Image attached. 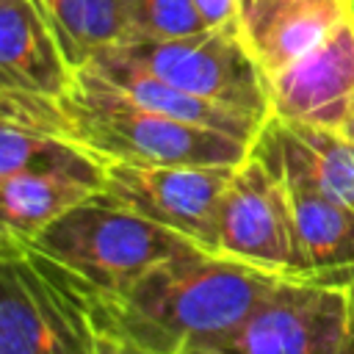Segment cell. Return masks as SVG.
Wrapping results in <instances>:
<instances>
[{
  "instance_id": "6da1fadb",
  "label": "cell",
  "mask_w": 354,
  "mask_h": 354,
  "mask_svg": "<svg viewBox=\"0 0 354 354\" xmlns=\"http://www.w3.org/2000/svg\"><path fill=\"white\" fill-rule=\"evenodd\" d=\"M282 279L202 246H185L122 293L100 296L86 288V296L94 329L152 354H183L235 329Z\"/></svg>"
},
{
  "instance_id": "7a4b0ae2",
  "label": "cell",
  "mask_w": 354,
  "mask_h": 354,
  "mask_svg": "<svg viewBox=\"0 0 354 354\" xmlns=\"http://www.w3.org/2000/svg\"><path fill=\"white\" fill-rule=\"evenodd\" d=\"M44 119L100 163L238 166L252 141L136 105L86 69H75L61 97H41Z\"/></svg>"
},
{
  "instance_id": "3957f363",
  "label": "cell",
  "mask_w": 354,
  "mask_h": 354,
  "mask_svg": "<svg viewBox=\"0 0 354 354\" xmlns=\"http://www.w3.org/2000/svg\"><path fill=\"white\" fill-rule=\"evenodd\" d=\"M30 243L100 296L122 293L160 260L196 246L100 191L61 213Z\"/></svg>"
},
{
  "instance_id": "277c9868",
  "label": "cell",
  "mask_w": 354,
  "mask_h": 354,
  "mask_svg": "<svg viewBox=\"0 0 354 354\" xmlns=\"http://www.w3.org/2000/svg\"><path fill=\"white\" fill-rule=\"evenodd\" d=\"M86 288L33 243L0 252V354H88Z\"/></svg>"
},
{
  "instance_id": "5b68a950",
  "label": "cell",
  "mask_w": 354,
  "mask_h": 354,
  "mask_svg": "<svg viewBox=\"0 0 354 354\" xmlns=\"http://www.w3.org/2000/svg\"><path fill=\"white\" fill-rule=\"evenodd\" d=\"M108 50L191 97L257 122L271 116L266 75L238 25L205 28L174 39H124Z\"/></svg>"
},
{
  "instance_id": "8992f818",
  "label": "cell",
  "mask_w": 354,
  "mask_h": 354,
  "mask_svg": "<svg viewBox=\"0 0 354 354\" xmlns=\"http://www.w3.org/2000/svg\"><path fill=\"white\" fill-rule=\"evenodd\" d=\"M348 288L282 279L235 329L183 354H340Z\"/></svg>"
},
{
  "instance_id": "52a82bcc",
  "label": "cell",
  "mask_w": 354,
  "mask_h": 354,
  "mask_svg": "<svg viewBox=\"0 0 354 354\" xmlns=\"http://www.w3.org/2000/svg\"><path fill=\"white\" fill-rule=\"evenodd\" d=\"M213 252L285 279L301 277L285 183L257 152L235 169L221 196Z\"/></svg>"
},
{
  "instance_id": "ba28073f",
  "label": "cell",
  "mask_w": 354,
  "mask_h": 354,
  "mask_svg": "<svg viewBox=\"0 0 354 354\" xmlns=\"http://www.w3.org/2000/svg\"><path fill=\"white\" fill-rule=\"evenodd\" d=\"M238 166L102 163L100 194L213 252L218 205Z\"/></svg>"
},
{
  "instance_id": "9c48e42d",
  "label": "cell",
  "mask_w": 354,
  "mask_h": 354,
  "mask_svg": "<svg viewBox=\"0 0 354 354\" xmlns=\"http://www.w3.org/2000/svg\"><path fill=\"white\" fill-rule=\"evenodd\" d=\"M271 116L343 130L354 113V25L346 19L326 41L266 77Z\"/></svg>"
},
{
  "instance_id": "30bf717a",
  "label": "cell",
  "mask_w": 354,
  "mask_h": 354,
  "mask_svg": "<svg viewBox=\"0 0 354 354\" xmlns=\"http://www.w3.org/2000/svg\"><path fill=\"white\" fill-rule=\"evenodd\" d=\"M346 19V0H241L238 11L241 36L266 77L315 50Z\"/></svg>"
},
{
  "instance_id": "8fae6325",
  "label": "cell",
  "mask_w": 354,
  "mask_h": 354,
  "mask_svg": "<svg viewBox=\"0 0 354 354\" xmlns=\"http://www.w3.org/2000/svg\"><path fill=\"white\" fill-rule=\"evenodd\" d=\"M72 66L39 0H0V94L55 100Z\"/></svg>"
},
{
  "instance_id": "7c38bea8",
  "label": "cell",
  "mask_w": 354,
  "mask_h": 354,
  "mask_svg": "<svg viewBox=\"0 0 354 354\" xmlns=\"http://www.w3.org/2000/svg\"><path fill=\"white\" fill-rule=\"evenodd\" d=\"M274 171L282 177L288 191L296 252L301 266L299 279L343 288L354 285V210L324 196L310 183L279 166H274Z\"/></svg>"
},
{
  "instance_id": "4fadbf2b",
  "label": "cell",
  "mask_w": 354,
  "mask_h": 354,
  "mask_svg": "<svg viewBox=\"0 0 354 354\" xmlns=\"http://www.w3.org/2000/svg\"><path fill=\"white\" fill-rule=\"evenodd\" d=\"M252 149L274 166L301 177L324 196L354 210V141L343 130L268 116Z\"/></svg>"
},
{
  "instance_id": "5bb4252c",
  "label": "cell",
  "mask_w": 354,
  "mask_h": 354,
  "mask_svg": "<svg viewBox=\"0 0 354 354\" xmlns=\"http://www.w3.org/2000/svg\"><path fill=\"white\" fill-rule=\"evenodd\" d=\"M102 188L97 169H28L0 177V252L30 243L61 213Z\"/></svg>"
},
{
  "instance_id": "9a60e30c",
  "label": "cell",
  "mask_w": 354,
  "mask_h": 354,
  "mask_svg": "<svg viewBox=\"0 0 354 354\" xmlns=\"http://www.w3.org/2000/svg\"><path fill=\"white\" fill-rule=\"evenodd\" d=\"M80 69L91 72L97 80H102L108 88H113L116 94H122L124 100H130L136 105H144L149 111H158V113H166V116L183 119V122H194V124H202V127H210V130H221V133L238 136V138L252 141V144H254L257 133L266 124V122H257L252 116L235 113L230 108L213 105L207 100L191 97V94L163 83L160 77L149 75L147 69L124 61L113 50L97 53Z\"/></svg>"
},
{
  "instance_id": "2e32d148",
  "label": "cell",
  "mask_w": 354,
  "mask_h": 354,
  "mask_svg": "<svg viewBox=\"0 0 354 354\" xmlns=\"http://www.w3.org/2000/svg\"><path fill=\"white\" fill-rule=\"evenodd\" d=\"M72 69L127 39L124 0H39Z\"/></svg>"
},
{
  "instance_id": "e0dca14e",
  "label": "cell",
  "mask_w": 354,
  "mask_h": 354,
  "mask_svg": "<svg viewBox=\"0 0 354 354\" xmlns=\"http://www.w3.org/2000/svg\"><path fill=\"white\" fill-rule=\"evenodd\" d=\"M127 39H174L205 30L194 0H124Z\"/></svg>"
},
{
  "instance_id": "ac0fdd59",
  "label": "cell",
  "mask_w": 354,
  "mask_h": 354,
  "mask_svg": "<svg viewBox=\"0 0 354 354\" xmlns=\"http://www.w3.org/2000/svg\"><path fill=\"white\" fill-rule=\"evenodd\" d=\"M194 8L202 17L205 28H224L238 25L241 0H194Z\"/></svg>"
},
{
  "instance_id": "d6986e66",
  "label": "cell",
  "mask_w": 354,
  "mask_h": 354,
  "mask_svg": "<svg viewBox=\"0 0 354 354\" xmlns=\"http://www.w3.org/2000/svg\"><path fill=\"white\" fill-rule=\"evenodd\" d=\"M88 354H152L119 335H111V332H102V329H94V337H91V351Z\"/></svg>"
},
{
  "instance_id": "ffe728a7",
  "label": "cell",
  "mask_w": 354,
  "mask_h": 354,
  "mask_svg": "<svg viewBox=\"0 0 354 354\" xmlns=\"http://www.w3.org/2000/svg\"><path fill=\"white\" fill-rule=\"evenodd\" d=\"M340 354H354V285H348V321H346V337Z\"/></svg>"
},
{
  "instance_id": "44dd1931",
  "label": "cell",
  "mask_w": 354,
  "mask_h": 354,
  "mask_svg": "<svg viewBox=\"0 0 354 354\" xmlns=\"http://www.w3.org/2000/svg\"><path fill=\"white\" fill-rule=\"evenodd\" d=\"M343 133H346V136H348V138L354 141V113H351V119H348V124L343 127Z\"/></svg>"
},
{
  "instance_id": "7402d4cb",
  "label": "cell",
  "mask_w": 354,
  "mask_h": 354,
  "mask_svg": "<svg viewBox=\"0 0 354 354\" xmlns=\"http://www.w3.org/2000/svg\"><path fill=\"white\" fill-rule=\"evenodd\" d=\"M346 6H348V19H351V25H354V0H346Z\"/></svg>"
}]
</instances>
